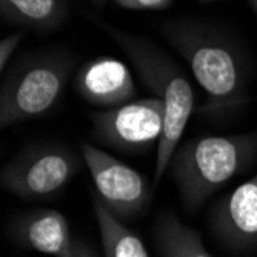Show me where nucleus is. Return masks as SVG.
I'll return each instance as SVG.
<instances>
[{
	"mask_svg": "<svg viewBox=\"0 0 257 257\" xmlns=\"http://www.w3.org/2000/svg\"><path fill=\"white\" fill-rule=\"evenodd\" d=\"M65 257H99V254L80 239H73Z\"/></svg>",
	"mask_w": 257,
	"mask_h": 257,
	"instance_id": "16",
	"label": "nucleus"
},
{
	"mask_svg": "<svg viewBox=\"0 0 257 257\" xmlns=\"http://www.w3.org/2000/svg\"><path fill=\"white\" fill-rule=\"evenodd\" d=\"M69 13V0H0L4 20L36 33L60 28Z\"/></svg>",
	"mask_w": 257,
	"mask_h": 257,
	"instance_id": "11",
	"label": "nucleus"
},
{
	"mask_svg": "<svg viewBox=\"0 0 257 257\" xmlns=\"http://www.w3.org/2000/svg\"><path fill=\"white\" fill-rule=\"evenodd\" d=\"M202 4H211V2H217V0H199Z\"/></svg>",
	"mask_w": 257,
	"mask_h": 257,
	"instance_id": "19",
	"label": "nucleus"
},
{
	"mask_svg": "<svg viewBox=\"0 0 257 257\" xmlns=\"http://www.w3.org/2000/svg\"><path fill=\"white\" fill-rule=\"evenodd\" d=\"M115 5L133 11H162L173 5L174 0H112Z\"/></svg>",
	"mask_w": 257,
	"mask_h": 257,
	"instance_id": "14",
	"label": "nucleus"
},
{
	"mask_svg": "<svg viewBox=\"0 0 257 257\" xmlns=\"http://www.w3.org/2000/svg\"><path fill=\"white\" fill-rule=\"evenodd\" d=\"M91 2H92V5L97 7V8H103L108 0H91Z\"/></svg>",
	"mask_w": 257,
	"mask_h": 257,
	"instance_id": "17",
	"label": "nucleus"
},
{
	"mask_svg": "<svg viewBox=\"0 0 257 257\" xmlns=\"http://www.w3.org/2000/svg\"><path fill=\"white\" fill-rule=\"evenodd\" d=\"M92 206L100 231L103 257H150L142 239L115 217L97 196Z\"/></svg>",
	"mask_w": 257,
	"mask_h": 257,
	"instance_id": "13",
	"label": "nucleus"
},
{
	"mask_svg": "<svg viewBox=\"0 0 257 257\" xmlns=\"http://www.w3.org/2000/svg\"><path fill=\"white\" fill-rule=\"evenodd\" d=\"M25 33L17 31L10 36H7L2 42H0V71L5 73V69L8 68V62L13 57L14 51L17 50V46L22 43Z\"/></svg>",
	"mask_w": 257,
	"mask_h": 257,
	"instance_id": "15",
	"label": "nucleus"
},
{
	"mask_svg": "<svg viewBox=\"0 0 257 257\" xmlns=\"http://www.w3.org/2000/svg\"><path fill=\"white\" fill-rule=\"evenodd\" d=\"M74 89L92 106L111 109L136 99L137 89L125 63L97 57L83 63L74 76Z\"/></svg>",
	"mask_w": 257,
	"mask_h": 257,
	"instance_id": "9",
	"label": "nucleus"
},
{
	"mask_svg": "<svg viewBox=\"0 0 257 257\" xmlns=\"http://www.w3.org/2000/svg\"><path fill=\"white\" fill-rule=\"evenodd\" d=\"M153 243L160 257H211L193 226L174 213H163L153 226Z\"/></svg>",
	"mask_w": 257,
	"mask_h": 257,
	"instance_id": "12",
	"label": "nucleus"
},
{
	"mask_svg": "<svg viewBox=\"0 0 257 257\" xmlns=\"http://www.w3.org/2000/svg\"><path fill=\"white\" fill-rule=\"evenodd\" d=\"M80 154L99 200L119 220L131 222L148 208L153 191L144 174L89 142H80Z\"/></svg>",
	"mask_w": 257,
	"mask_h": 257,
	"instance_id": "7",
	"label": "nucleus"
},
{
	"mask_svg": "<svg viewBox=\"0 0 257 257\" xmlns=\"http://www.w3.org/2000/svg\"><path fill=\"white\" fill-rule=\"evenodd\" d=\"M96 22L126 54L139 77L165 106V122L156 157L154 183L157 185L168 171L170 160L194 111L196 96L193 85L183 68L151 40L119 30L102 20Z\"/></svg>",
	"mask_w": 257,
	"mask_h": 257,
	"instance_id": "2",
	"label": "nucleus"
},
{
	"mask_svg": "<svg viewBox=\"0 0 257 257\" xmlns=\"http://www.w3.org/2000/svg\"><path fill=\"white\" fill-rule=\"evenodd\" d=\"M74 66L73 54L62 50L19 57L5 69L0 86L2 128L48 114L62 99Z\"/></svg>",
	"mask_w": 257,
	"mask_h": 257,
	"instance_id": "4",
	"label": "nucleus"
},
{
	"mask_svg": "<svg viewBox=\"0 0 257 257\" xmlns=\"http://www.w3.org/2000/svg\"><path fill=\"white\" fill-rule=\"evenodd\" d=\"M165 106L157 97L134 99L91 115V136L97 144L126 154H140L159 145Z\"/></svg>",
	"mask_w": 257,
	"mask_h": 257,
	"instance_id": "6",
	"label": "nucleus"
},
{
	"mask_svg": "<svg viewBox=\"0 0 257 257\" xmlns=\"http://www.w3.org/2000/svg\"><path fill=\"white\" fill-rule=\"evenodd\" d=\"M8 231L17 245L53 257H65L73 242L66 217L48 208L17 214L11 219Z\"/></svg>",
	"mask_w": 257,
	"mask_h": 257,
	"instance_id": "10",
	"label": "nucleus"
},
{
	"mask_svg": "<svg viewBox=\"0 0 257 257\" xmlns=\"http://www.w3.org/2000/svg\"><path fill=\"white\" fill-rule=\"evenodd\" d=\"M82 154L62 144H36L23 148L2 168V186L27 200L59 194L83 165Z\"/></svg>",
	"mask_w": 257,
	"mask_h": 257,
	"instance_id": "5",
	"label": "nucleus"
},
{
	"mask_svg": "<svg viewBox=\"0 0 257 257\" xmlns=\"http://www.w3.org/2000/svg\"><path fill=\"white\" fill-rule=\"evenodd\" d=\"M248 4H249V7H251V10H252L254 16L257 17V0H248Z\"/></svg>",
	"mask_w": 257,
	"mask_h": 257,
	"instance_id": "18",
	"label": "nucleus"
},
{
	"mask_svg": "<svg viewBox=\"0 0 257 257\" xmlns=\"http://www.w3.org/2000/svg\"><path fill=\"white\" fill-rule=\"evenodd\" d=\"M162 34L206 94L208 114L228 115L249 102L248 60L228 33L202 20L177 19L165 23Z\"/></svg>",
	"mask_w": 257,
	"mask_h": 257,
	"instance_id": "1",
	"label": "nucleus"
},
{
	"mask_svg": "<svg viewBox=\"0 0 257 257\" xmlns=\"http://www.w3.org/2000/svg\"><path fill=\"white\" fill-rule=\"evenodd\" d=\"M257 159V133L203 136L176 148L168 171L183 206L199 209L232 177L246 171Z\"/></svg>",
	"mask_w": 257,
	"mask_h": 257,
	"instance_id": "3",
	"label": "nucleus"
},
{
	"mask_svg": "<svg viewBox=\"0 0 257 257\" xmlns=\"http://www.w3.org/2000/svg\"><path fill=\"white\" fill-rule=\"evenodd\" d=\"M209 225L231 251L245 252L257 246V174L213 206Z\"/></svg>",
	"mask_w": 257,
	"mask_h": 257,
	"instance_id": "8",
	"label": "nucleus"
}]
</instances>
